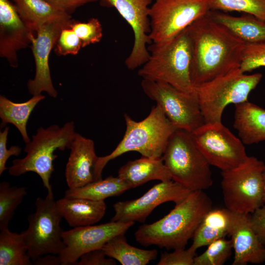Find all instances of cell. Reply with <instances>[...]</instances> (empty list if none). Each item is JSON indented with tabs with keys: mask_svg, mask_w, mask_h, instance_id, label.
<instances>
[{
	"mask_svg": "<svg viewBox=\"0 0 265 265\" xmlns=\"http://www.w3.org/2000/svg\"><path fill=\"white\" fill-rule=\"evenodd\" d=\"M186 28L167 44L148 46L150 56L137 72L142 79L167 83L186 93H196L190 76L191 47Z\"/></svg>",
	"mask_w": 265,
	"mask_h": 265,
	"instance_id": "277c9868",
	"label": "cell"
},
{
	"mask_svg": "<svg viewBox=\"0 0 265 265\" xmlns=\"http://www.w3.org/2000/svg\"><path fill=\"white\" fill-rule=\"evenodd\" d=\"M190 192L172 180L160 182L137 199L114 204L115 213L111 221L143 222L158 206L167 202L178 204Z\"/></svg>",
	"mask_w": 265,
	"mask_h": 265,
	"instance_id": "2e32d148",
	"label": "cell"
},
{
	"mask_svg": "<svg viewBox=\"0 0 265 265\" xmlns=\"http://www.w3.org/2000/svg\"><path fill=\"white\" fill-rule=\"evenodd\" d=\"M70 28L80 39L82 48L99 42L103 37L102 25L97 18H91L86 23L73 20Z\"/></svg>",
	"mask_w": 265,
	"mask_h": 265,
	"instance_id": "d6a6232c",
	"label": "cell"
},
{
	"mask_svg": "<svg viewBox=\"0 0 265 265\" xmlns=\"http://www.w3.org/2000/svg\"><path fill=\"white\" fill-rule=\"evenodd\" d=\"M153 0H100L104 6L114 8L131 26L134 35L132 51L125 60L127 67L133 70L142 66L150 53L149 11Z\"/></svg>",
	"mask_w": 265,
	"mask_h": 265,
	"instance_id": "4fadbf2b",
	"label": "cell"
},
{
	"mask_svg": "<svg viewBox=\"0 0 265 265\" xmlns=\"http://www.w3.org/2000/svg\"><path fill=\"white\" fill-rule=\"evenodd\" d=\"M45 98L39 94L33 96L30 99L23 103H15L3 95L0 96V128L7 124L15 126L20 132L26 143L30 142L26 130V125L29 116L36 106Z\"/></svg>",
	"mask_w": 265,
	"mask_h": 265,
	"instance_id": "484cf974",
	"label": "cell"
},
{
	"mask_svg": "<svg viewBox=\"0 0 265 265\" xmlns=\"http://www.w3.org/2000/svg\"><path fill=\"white\" fill-rule=\"evenodd\" d=\"M36 210L28 215V226L22 232L27 246V254L32 262L49 254L59 255L65 247L60 226L62 217L56 205L53 191L45 198H37Z\"/></svg>",
	"mask_w": 265,
	"mask_h": 265,
	"instance_id": "9c48e42d",
	"label": "cell"
},
{
	"mask_svg": "<svg viewBox=\"0 0 265 265\" xmlns=\"http://www.w3.org/2000/svg\"><path fill=\"white\" fill-rule=\"evenodd\" d=\"M141 86L176 129L192 133L205 123L196 92L186 93L167 83L144 79Z\"/></svg>",
	"mask_w": 265,
	"mask_h": 265,
	"instance_id": "8fae6325",
	"label": "cell"
},
{
	"mask_svg": "<svg viewBox=\"0 0 265 265\" xmlns=\"http://www.w3.org/2000/svg\"><path fill=\"white\" fill-rule=\"evenodd\" d=\"M263 200L264 204H265V169L263 173Z\"/></svg>",
	"mask_w": 265,
	"mask_h": 265,
	"instance_id": "b9f144b4",
	"label": "cell"
},
{
	"mask_svg": "<svg viewBox=\"0 0 265 265\" xmlns=\"http://www.w3.org/2000/svg\"><path fill=\"white\" fill-rule=\"evenodd\" d=\"M208 14L244 44L265 43V21L245 13L234 16L211 10Z\"/></svg>",
	"mask_w": 265,
	"mask_h": 265,
	"instance_id": "7402d4cb",
	"label": "cell"
},
{
	"mask_svg": "<svg viewBox=\"0 0 265 265\" xmlns=\"http://www.w3.org/2000/svg\"><path fill=\"white\" fill-rule=\"evenodd\" d=\"M264 162L248 156L238 166L221 171V186L225 208L233 212L251 213L264 203Z\"/></svg>",
	"mask_w": 265,
	"mask_h": 265,
	"instance_id": "ba28073f",
	"label": "cell"
},
{
	"mask_svg": "<svg viewBox=\"0 0 265 265\" xmlns=\"http://www.w3.org/2000/svg\"><path fill=\"white\" fill-rule=\"evenodd\" d=\"M196 251L190 247L188 249H174L171 253L165 252L161 254L158 265H194Z\"/></svg>",
	"mask_w": 265,
	"mask_h": 265,
	"instance_id": "d590c367",
	"label": "cell"
},
{
	"mask_svg": "<svg viewBox=\"0 0 265 265\" xmlns=\"http://www.w3.org/2000/svg\"><path fill=\"white\" fill-rule=\"evenodd\" d=\"M161 158L172 180L190 191L204 190L212 185L211 165L191 133L177 129L169 139Z\"/></svg>",
	"mask_w": 265,
	"mask_h": 265,
	"instance_id": "8992f818",
	"label": "cell"
},
{
	"mask_svg": "<svg viewBox=\"0 0 265 265\" xmlns=\"http://www.w3.org/2000/svg\"><path fill=\"white\" fill-rule=\"evenodd\" d=\"M27 194L24 186H11L7 181L0 184V230L8 228L15 212Z\"/></svg>",
	"mask_w": 265,
	"mask_h": 265,
	"instance_id": "f546056e",
	"label": "cell"
},
{
	"mask_svg": "<svg viewBox=\"0 0 265 265\" xmlns=\"http://www.w3.org/2000/svg\"><path fill=\"white\" fill-rule=\"evenodd\" d=\"M134 222L112 221L96 225L73 228L63 231L65 247L58 255L62 265H76L84 254L102 249L111 239L125 234Z\"/></svg>",
	"mask_w": 265,
	"mask_h": 265,
	"instance_id": "5bb4252c",
	"label": "cell"
},
{
	"mask_svg": "<svg viewBox=\"0 0 265 265\" xmlns=\"http://www.w3.org/2000/svg\"><path fill=\"white\" fill-rule=\"evenodd\" d=\"M211 10L237 11L265 21V0H209Z\"/></svg>",
	"mask_w": 265,
	"mask_h": 265,
	"instance_id": "4dcf8cb0",
	"label": "cell"
},
{
	"mask_svg": "<svg viewBox=\"0 0 265 265\" xmlns=\"http://www.w3.org/2000/svg\"><path fill=\"white\" fill-rule=\"evenodd\" d=\"M9 127L5 128L0 132V175L8 168L6 167L8 159L12 156H18L21 153L22 149L19 146L13 145L10 149H7V141Z\"/></svg>",
	"mask_w": 265,
	"mask_h": 265,
	"instance_id": "8d00e7d4",
	"label": "cell"
},
{
	"mask_svg": "<svg viewBox=\"0 0 265 265\" xmlns=\"http://www.w3.org/2000/svg\"><path fill=\"white\" fill-rule=\"evenodd\" d=\"M262 77L261 73L246 74L238 68L196 87L205 123L221 122L227 105L247 101Z\"/></svg>",
	"mask_w": 265,
	"mask_h": 265,
	"instance_id": "52a82bcc",
	"label": "cell"
},
{
	"mask_svg": "<svg viewBox=\"0 0 265 265\" xmlns=\"http://www.w3.org/2000/svg\"><path fill=\"white\" fill-rule=\"evenodd\" d=\"M230 218L226 208L212 209L205 215L192 238L190 246L196 251L228 235Z\"/></svg>",
	"mask_w": 265,
	"mask_h": 265,
	"instance_id": "d4e9b609",
	"label": "cell"
},
{
	"mask_svg": "<svg viewBox=\"0 0 265 265\" xmlns=\"http://www.w3.org/2000/svg\"><path fill=\"white\" fill-rule=\"evenodd\" d=\"M129 189L128 185L119 177L110 176L80 187L68 188L65 192L64 197L104 201L107 198L119 195Z\"/></svg>",
	"mask_w": 265,
	"mask_h": 265,
	"instance_id": "83f0119b",
	"label": "cell"
},
{
	"mask_svg": "<svg viewBox=\"0 0 265 265\" xmlns=\"http://www.w3.org/2000/svg\"><path fill=\"white\" fill-rule=\"evenodd\" d=\"M106 255L102 249L94 250L87 252L80 257L77 265H115L114 259L106 258Z\"/></svg>",
	"mask_w": 265,
	"mask_h": 265,
	"instance_id": "74e56055",
	"label": "cell"
},
{
	"mask_svg": "<svg viewBox=\"0 0 265 265\" xmlns=\"http://www.w3.org/2000/svg\"><path fill=\"white\" fill-rule=\"evenodd\" d=\"M118 177L128 185L130 189L150 181L172 180L162 158L151 159L142 157L139 159L128 161L119 169Z\"/></svg>",
	"mask_w": 265,
	"mask_h": 265,
	"instance_id": "603a6c76",
	"label": "cell"
},
{
	"mask_svg": "<svg viewBox=\"0 0 265 265\" xmlns=\"http://www.w3.org/2000/svg\"><path fill=\"white\" fill-rule=\"evenodd\" d=\"M208 12L186 28L191 47L190 76L195 88L239 68L244 45Z\"/></svg>",
	"mask_w": 265,
	"mask_h": 265,
	"instance_id": "6da1fadb",
	"label": "cell"
},
{
	"mask_svg": "<svg viewBox=\"0 0 265 265\" xmlns=\"http://www.w3.org/2000/svg\"><path fill=\"white\" fill-rule=\"evenodd\" d=\"M102 249L106 256L122 265H146L158 256L156 249H142L129 244L124 234L113 238Z\"/></svg>",
	"mask_w": 265,
	"mask_h": 265,
	"instance_id": "4316f807",
	"label": "cell"
},
{
	"mask_svg": "<svg viewBox=\"0 0 265 265\" xmlns=\"http://www.w3.org/2000/svg\"><path fill=\"white\" fill-rule=\"evenodd\" d=\"M212 202L204 190L191 191L163 218L139 226L135 240L144 246L156 245L167 250L185 248Z\"/></svg>",
	"mask_w": 265,
	"mask_h": 265,
	"instance_id": "7a4b0ae2",
	"label": "cell"
},
{
	"mask_svg": "<svg viewBox=\"0 0 265 265\" xmlns=\"http://www.w3.org/2000/svg\"><path fill=\"white\" fill-rule=\"evenodd\" d=\"M234 127L244 144L265 141V109L248 101L235 106Z\"/></svg>",
	"mask_w": 265,
	"mask_h": 265,
	"instance_id": "44dd1931",
	"label": "cell"
},
{
	"mask_svg": "<svg viewBox=\"0 0 265 265\" xmlns=\"http://www.w3.org/2000/svg\"><path fill=\"white\" fill-rule=\"evenodd\" d=\"M82 42L70 28L62 29L54 46L55 53L59 55H76L82 48Z\"/></svg>",
	"mask_w": 265,
	"mask_h": 265,
	"instance_id": "e575fe53",
	"label": "cell"
},
{
	"mask_svg": "<svg viewBox=\"0 0 265 265\" xmlns=\"http://www.w3.org/2000/svg\"><path fill=\"white\" fill-rule=\"evenodd\" d=\"M230 239H217L209 245L201 254L194 258V265H223L230 258L233 251Z\"/></svg>",
	"mask_w": 265,
	"mask_h": 265,
	"instance_id": "1f68e13d",
	"label": "cell"
},
{
	"mask_svg": "<svg viewBox=\"0 0 265 265\" xmlns=\"http://www.w3.org/2000/svg\"><path fill=\"white\" fill-rule=\"evenodd\" d=\"M70 149L65 171L69 188L80 187L94 181V171L98 157L93 141L77 132Z\"/></svg>",
	"mask_w": 265,
	"mask_h": 265,
	"instance_id": "d6986e66",
	"label": "cell"
},
{
	"mask_svg": "<svg viewBox=\"0 0 265 265\" xmlns=\"http://www.w3.org/2000/svg\"><path fill=\"white\" fill-rule=\"evenodd\" d=\"M124 118V136L111 153L98 157L94 171L95 181L102 179V171L110 160L127 152L136 151L151 159L161 158L169 139L177 129L158 105L141 121H135L127 114Z\"/></svg>",
	"mask_w": 265,
	"mask_h": 265,
	"instance_id": "3957f363",
	"label": "cell"
},
{
	"mask_svg": "<svg viewBox=\"0 0 265 265\" xmlns=\"http://www.w3.org/2000/svg\"><path fill=\"white\" fill-rule=\"evenodd\" d=\"M36 33L23 21L10 0H0V56L9 65H19L18 52L31 45Z\"/></svg>",
	"mask_w": 265,
	"mask_h": 265,
	"instance_id": "e0dca14e",
	"label": "cell"
},
{
	"mask_svg": "<svg viewBox=\"0 0 265 265\" xmlns=\"http://www.w3.org/2000/svg\"><path fill=\"white\" fill-rule=\"evenodd\" d=\"M73 20L56 19L43 25L33 37L31 49L35 64V74L33 79L28 80L27 87L32 96L46 92L52 98H56L57 91L51 78L49 67V56L54 47L62 29L70 28Z\"/></svg>",
	"mask_w": 265,
	"mask_h": 265,
	"instance_id": "9a60e30c",
	"label": "cell"
},
{
	"mask_svg": "<svg viewBox=\"0 0 265 265\" xmlns=\"http://www.w3.org/2000/svg\"><path fill=\"white\" fill-rule=\"evenodd\" d=\"M71 14L78 8L86 4L100 0H46Z\"/></svg>",
	"mask_w": 265,
	"mask_h": 265,
	"instance_id": "ab89813d",
	"label": "cell"
},
{
	"mask_svg": "<svg viewBox=\"0 0 265 265\" xmlns=\"http://www.w3.org/2000/svg\"><path fill=\"white\" fill-rule=\"evenodd\" d=\"M20 17L35 33L53 20H71V14L46 0H12Z\"/></svg>",
	"mask_w": 265,
	"mask_h": 265,
	"instance_id": "cb8c5ba5",
	"label": "cell"
},
{
	"mask_svg": "<svg viewBox=\"0 0 265 265\" xmlns=\"http://www.w3.org/2000/svg\"><path fill=\"white\" fill-rule=\"evenodd\" d=\"M231 237L234 252L232 265L260 264L265 262V245L259 239L250 221V213L228 210Z\"/></svg>",
	"mask_w": 265,
	"mask_h": 265,
	"instance_id": "ac0fdd59",
	"label": "cell"
},
{
	"mask_svg": "<svg viewBox=\"0 0 265 265\" xmlns=\"http://www.w3.org/2000/svg\"><path fill=\"white\" fill-rule=\"evenodd\" d=\"M265 67V43L244 44L239 68L245 73Z\"/></svg>",
	"mask_w": 265,
	"mask_h": 265,
	"instance_id": "836d02e7",
	"label": "cell"
},
{
	"mask_svg": "<svg viewBox=\"0 0 265 265\" xmlns=\"http://www.w3.org/2000/svg\"><path fill=\"white\" fill-rule=\"evenodd\" d=\"M211 10L209 0H156L149 11L151 43L170 42Z\"/></svg>",
	"mask_w": 265,
	"mask_h": 265,
	"instance_id": "30bf717a",
	"label": "cell"
},
{
	"mask_svg": "<svg viewBox=\"0 0 265 265\" xmlns=\"http://www.w3.org/2000/svg\"><path fill=\"white\" fill-rule=\"evenodd\" d=\"M75 129L73 121L61 127L52 125L46 128H39L26 144V156L12 161L8 168L9 174L18 177L28 172H34L40 177L47 191L53 190L50 179L54 171L53 161L57 157L54 152L57 149H70L77 133Z\"/></svg>",
	"mask_w": 265,
	"mask_h": 265,
	"instance_id": "5b68a950",
	"label": "cell"
},
{
	"mask_svg": "<svg viewBox=\"0 0 265 265\" xmlns=\"http://www.w3.org/2000/svg\"><path fill=\"white\" fill-rule=\"evenodd\" d=\"M191 134L209 164L221 171L238 166L248 157L240 139L221 122L204 123Z\"/></svg>",
	"mask_w": 265,
	"mask_h": 265,
	"instance_id": "7c38bea8",
	"label": "cell"
},
{
	"mask_svg": "<svg viewBox=\"0 0 265 265\" xmlns=\"http://www.w3.org/2000/svg\"><path fill=\"white\" fill-rule=\"evenodd\" d=\"M250 221L259 239L265 245V204L250 214Z\"/></svg>",
	"mask_w": 265,
	"mask_h": 265,
	"instance_id": "f35d334b",
	"label": "cell"
},
{
	"mask_svg": "<svg viewBox=\"0 0 265 265\" xmlns=\"http://www.w3.org/2000/svg\"><path fill=\"white\" fill-rule=\"evenodd\" d=\"M28 248L23 234L9 231L0 232V265H31Z\"/></svg>",
	"mask_w": 265,
	"mask_h": 265,
	"instance_id": "f1b7e54d",
	"label": "cell"
},
{
	"mask_svg": "<svg viewBox=\"0 0 265 265\" xmlns=\"http://www.w3.org/2000/svg\"><path fill=\"white\" fill-rule=\"evenodd\" d=\"M57 208L72 227L94 224L105 214L106 206L104 201H94L80 198L64 197L56 201Z\"/></svg>",
	"mask_w": 265,
	"mask_h": 265,
	"instance_id": "ffe728a7",
	"label": "cell"
},
{
	"mask_svg": "<svg viewBox=\"0 0 265 265\" xmlns=\"http://www.w3.org/2000/svg\"><path fill=\"white\" fill-rule=\"evenodd\" d=\"M33 264L36 265H62V263L59 255L49 254L39 257L33 262Z\"/></svg>",
	"mask_w": 265,
	"mask_h": 265,
	"instance_id": "60d3db41",
	"label": "cell"
}]
</instances>
